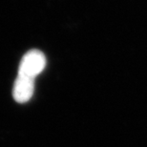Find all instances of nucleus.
Returning a JSON list of instances; mask_svg holds the SVG:
<instances>
[{
    "label": "nucleus",
    "mask_w": 147,
    "mask_h": 147,
    "mask_svg": "<svg viewBox=\"0 0 147 147\" xmlns=\"http://www.w3.org/2000/svg\"><path fill=\"white\" fill-rule=\"evenodd\" d=\"M46 66V58L42 52L32 50L28 52L20 62L18 75L27 76L34 78L39 75Z\"/></svg>",
    "instance_id": "f257e3e1"
},
{
    "label": "nucleus",
    "mask_w": 147,
    "mask_h": 147,
    "mask_svg": "<svg viewBox=\"0 0 147 147\" xmlns=\"http://www.w3.org/2000/svg\"><path fill=\"white\" fill-rule=\"evenodd\" d=\"M34 90V78L27 76L18 75L14 81L13 96L14 100L19 103H25L33 96Z\"/></svg>",
    "instance_id": "f03ea898"
}]
</instances>
